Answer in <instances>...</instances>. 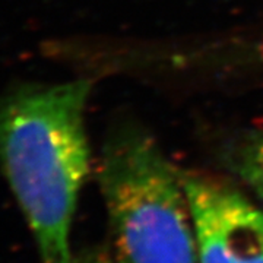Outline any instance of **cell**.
<instances>
[{
    "label": "cell",
    "mask_w": 263,
    "mask_h": 263,
    "mask_svg": "<svg viewBox=\"0 0 263 263\" xmlns=\"http://www.w3.org/2000/svg\"><path fill=\"white\" fill-rule=\"evenodd\" d=\"M91 81L29 84L0 98V167L41 263H75L70 233L89 173L85 107Z\"/></svg>",
    "instance_id": "cell-1"
},
{
    "label": "cell",
    "mask_w": 263,
    "mask_h": 263,
    "mask_svg": "<svg viewBox=\"0 0 263 263\" xmlns=\"http://www.w3.org/2000/svg\"><path fill=\"white\" fill-rule=\"evenodd\" d=\"M98 181L120 263H199L181 174L149 135L108 136Z\"/></svg>",
    "instance_id": "cell-2"
},
{
    "label": "cell",
    "mask_w": 263,
    "mask_h": 263,
    "mask_svg": "<svg viewBox=\"0 0 263 263\" xmlns=\"http://www.w3.org/2000/svg\"><path fill=\"white\" fill-rule=\"evenodd\" d=\"M199 263H263V211L228 183L183 173Z\"/></svg>",
    "instance_id": "cell-3"
},
{
    "label": "cell",
    "mask_w": 263,
    "mask_h": 263,
    "mask_svg": "<svg viewBox=\"0 0 263 263\" xmlns=\"http://www.w3.org/2000/svg\"><path fill=\"white\" fill-rule=\"evenodd\" d=\"M226 160L231 171L263 202V132H253L234 142Z\"/></svg>",
    "instance_id": "cell-4"
},
{
    "label": "cell",
    "mask_w": 263,
    "mask_h": 263,
    "mask_svg": "<svg viewBox=\"0 0 263 263\" xmlns=\"http://www.w3.org/2000/svg\"><path fill=\"white\" fill-rule=\"evenodd\" d=\"M84 263H111L107 257H104L101 254H97V256H92V257H89L88 260H85Z\"/></svg>",
    "instance_id": "cell-5"
}]
</instances>
